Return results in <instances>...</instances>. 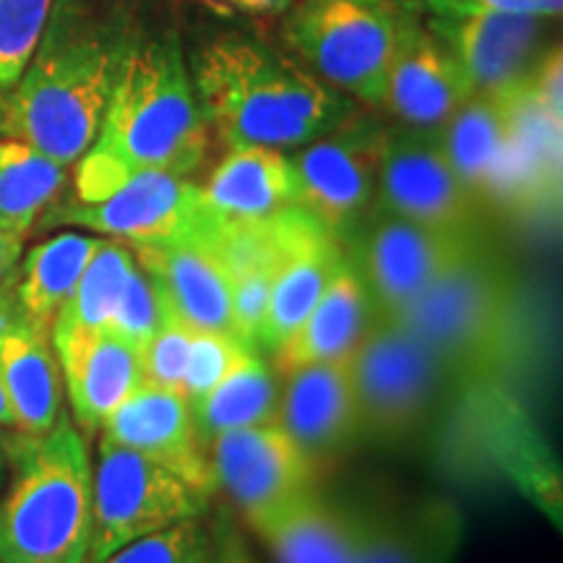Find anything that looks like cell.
Wrapping results in <instances>:
<instances>
[{
    "label": "cell",
    "mask_w": 563,
    "mask_h": 563,
    "mask_svg": "<svg viewBox=\"0 0 563 563\" xmlns=\"http://www.w3.org/2000/svg\"><path fill=\"white\" fill-rule=\"evenodd\" d=\"M522 84L506 91H475L439 129L441 144L464 186L483 199H504L519 141Z\"/></svg>",
    "instance_id": "obj_18"
},
{
    "label": "cell",
    "mask_w": 563,
    "mask_h": 563,
    "mask_svg": "<svg viewBox=\"0 0 563 563\" xmlns=\"http://www.w3.org/2000/svg\"><path fill=\"white\" fill-rule=\"evenodd\" d=\"M70 167L16 139L0 136V228L26 238L60 199Z\"/></svg>",
    "instance_id": "obj_29"
},
{
    "label": "cell",
    "mask_w": 563,
    "mask_h": 563,
    "mask_svg": "<svg viewBox=\"0 0 563 563\" xmlns=\"http://www.w3.org/2000/svg\"><path fill=\"white\" fill-rule=\"evenodd\" d=\"M76 426L95 435L104 418L144 384L141 352L108 329L51 336Z\"/></svg>",
    "instance_id": "obj_19"
},
{
    "label": "cell",
    "mask_w": 563,
    "mask_h": 563,
    "mask_svg": "<svg viewBox=\"0 0 563 563\" xmlns=\"http://www.w3.org/2000/svg\"><path fill=\"white\" fill-rule=\"evenodd\" d=\"M11 483L0 496V563H87L91 460L79 428L3 439Z\"/></svg>",
    "instance_id": "obj_4"
},
{
    "label": "cell",
    "mask_w": 563,
    "mask_h": 563,
    "mask_svg": "<svg viewBox=\"0 0 563 563\" xmlns=\"http://www.w3.org/2000/svg\"><path fill=\"white\" fill-rule=\"evenodd\" d=\"M365 511L313 488L249 527L277 563H355Z\"/></svg>",
    "instance_id": "obj_23"
},
{
    "label": "cell",
    "mask_w": 563,
    "mask_h": 563,
    "mask_svg": "<svg viewBox=\"0 0 563 563\" xmlns=\"http://www.w3.org/2000/svg\"><path fill=\"white\" fill-rule=\"evenodd\" d=\"M167 316H170V311H167L159 290L154 287L150 274L136 264L129 279H125L121 298L115 302V311L108 321V332L121 336L123 342H129L131 347H136L144 355L146 344L159 332Z\"/></svg>",
    "instance_id": "obj_33"
},
{
    "label": "cell",
    "mask_w": 563,
    "mask_h": 563,
    "mask_svg": "<svg viewBox=\"0 0 563 563\" xmlns=\"http://www.w3.org/2000/svg\"><path fill=\"white\" fill-rule=\"evenodd\" d=\"M51 9L53 0H0V95L24 74Z\"/></svg>",
    "instance_id": "obj_31"
},
{
    "label": "cell",
    "mask_w": 563,
    "mask_h": 563,
    "mask_svg": "<svg viewBox=\"0 0 563 563\" xmlns=\"http://www.w3.org/2000/svg\"><path fill=\"white\" fill-rule=\"evenodd\" d=\"M133 266H136V256H133L131 245L102 238L70 298L63 302L55 316L51 336L108 329L110 316L115 311V302L121 298Z\"/></svg>",
    "instance_id": "obj_30"
},
{
    "label": "cell",
    "mask_w": 563,
    "mask_h": 563,
    "mask_svg": "<svg viewBox=\"0 0 563 563\" xmlns=\"http://www.w3.org/2000/svg\"><path fill=\"white\" fill-rule=\"evenodd\" d=\"M251 344H245L235 332H203V329H194L191 350H188L186 373H183V397L188 402H199L201 397L214 389L222 382L238 361L249 355Z\"/></svg>",
    "instance_id": "obj_34"
},
{
    "label": "cell",
    "mask_w": 563,
    "mask_h": 563,
    "mask_svg": "<svg viewBox=\"0 0 563 563\" xmlns=\"http://www.w3.org/2000/svg\"><path fill=\"white\" fill-rule=\"evenodd\" d=\"M563 0H428L422 13H498V16H530L553 21L561 16Z\"/></svg>",
    "instance_id": "obj_36"
},
{
    "label": "cell",
    "mask_w": 563,
    "mask_h": 563,
    "mask_svg": "<svg viewBox=\"0 0 563 563\" xmlns=\"http://www.w3.org/2000/svg\"><path fill=\"white\" fill-rule=\"evenodd\" d=\"M279 230L282 256L272 282L269 311L258 336V347L269 352L300 327L347 258L340 238L300 207L279 211Z\"/></svg>",
    "instance_id": "obj_17"
},
{
    "label": "cell",
    "mask_w": 563,
    "mask_h": 563,
    "mask_svg": "<svg viewBox=\"0 0 563 563\" xmlns=\"http://www.w3.org/2000/svg\"><path fill=\"white\" fill-rule=\"evenodd\" d=\"M347 245V258L368 287L376 313L386 319L470 256L481 241L373 209Z\"/></svg>",
    "instance_id": "obj_11"
},
{
    "label": "cell",
    "mask_w": 563,
    "mask_h": 563,
    "mask_svg": "<svg viewBox=\"0 0 563 563\" xmlns=\"http://www.w3.org/2000/svg\"><path fill=\"white\" fill-rule=\"evenodd\" d=\"M211 540H214V563H256L249 545L238 534L235 525L228 522V519H224L222 527H217V532H211Z\"/></svg>",
    "instance_id": "obj_38"
},
{
    "label": "cell",
    "mask_w": 563,
    "mask_h": 563,
    "mask_svg": "<svg viewBox=\"0 0 563 563\" xmlns=\"http://www.w3.org/2000/svg\"><path fill=\"white\" fill-rule=\"evenodd\" d=\"M209 150L211 129L180 37L146 30L112 89L95 144L74 165V199L100 201L139 173L191 175Z\"/></svg>",
    "instance_id": "obj_2"
},
{
    "label": "cell",
    "mask_w": 563,
    "mask_h": 563,
    "mask_svg": "<svg viewBox=\"0 0 563 563\" xmlns=\"http://www.w3.org/2000/svg\"><path fill=\"white\" fill-rule=\"evenodd\" d=\"M363 435L405 441L428 426L449 389L446 365L397 321L371 323L347 361Z\"/></svg>",
    "instance_id": "obj_7"
},
{
    "label": "cell",
    "mask_w": 563,
    "mask_h": 563,
    "mask_svg": "<svg viewBox=\"0 0 563 563\" xmlns=\"http://www.w3.org/2000/svg\"><path fill=\"white\" fill-rule=\"evenodd\" d=\"M376 316L363 277L350 258H344L311 313L272 352V368L277 376H285L302 365L350 361Z\"/></svg>",
    "instance_id": "obj_21"
},
{
    "label": "cell",
    "mask_w": 563,
    "mask_h": 563,
    "mask_svg": "<svg viewBox=\"0 0 563 563\" xmlns=\"http://www.w3.org/2000/svg\"><path fill=\"white\" fill-rule=\"evenodd\" d=\"M279 426L316 462L363 439L347 361L302 365L279 376Z\"/></svg>",
    "instance_id": "obj_20"
},
{
    "label": "cell",
    "mask_w": 563,
    "mask_h": 563,
    "mask_svg": "<svg viewBox=\"0 0 563 563\" xmlns=\"http://www.w3.org/2000/svg\"><path fill=\"white\" fill-rule=\"evenodd\" d=\"M211 493L150 456L100 439L91 467V538L87 563H102L133 540L201 519Z\"/></svg>",
    "instance_id": "obj_8"
},
{
    "label": "cell",
    "mask_w": 563,
    "mask_h": 563,
    "mask_svg": "<svg viewBox=\"0 0 563 563\" xmlns=\"http://www.w3.org/2000/svg\"><path fill=\"white\" fill-rule=\"evenodd\" d=\"M0 428H5V431H16V418H13L9 394H5V386H3V378H0Z\"/></svg>",
    "instance_id": "obj_40"
},
{
    "label": "cell",
    "mask_w": 563,
    "mask_h": 563,
    "mask_svg": "<svg viewBox=\"0 0 563 563\" xmlns=\"http://www.w3.org/2000/svg\"><path fill=\"white\" fill-rule=\"evenodd\" d=\"M133 256L175 319L203 332H232L230 277L209 243L139 245Z\"/></svg>",
    "instance_id": "obj_22"
},
{
    "label": "cell",
    "mask_w": 563,
    "mask_h": 563,
    "mask_svg": "<svg viewBox=\"0 0 563 563\" xmlns=\"http://www.w3.org/2000/svg\"><path fill=\"white\" fill-rule=\"evenodd\" d=\"M102 563H214V540L201 519L133 540Z\"/></svg>",
    "instance_id": "obj_32"
},
{
    "label": "cell",
    "mask_w": 563,
    "mask_h": 563,
    "mask_svg": "<svg viewBox=\"0 0 563 563\" xmlns=\"http://www.w3.org/2000/svg\"><path fill=\"white\" fill-rule=\"evenodd\" d=\"M21 253H24V238L0 228V285H3L13 266H16Z\"/></svg>",
    "instance_id": "obj_39"
},
{
    "label": "cell",
    "mask_w": 563,
    "mask_h": 563,
    "mask_svg": "<svg viewBox=\"0 0 563 563\" xmlns=\"http://www.w3.org/2000/svg\"><path fill=\"white\" fill-rule=\"evenodd\" d=\"M100 439L165 464L211 496L217 493L209 446L196 428L191 402L180 391L144 382L104 418Z\"/></svg>",
    "instance_id": "obj_15"
},
{
    "label": "cell",
    "mask_w": 563,
    "mask_h": 563,
    "mask_svg": "<svg viewBox=\"0 0 563 563\" xmlns=\"http://www.w3.org/2000/svg\"><path fill=\"white\" fill-rule=\"evenodd\" d=\"M209 462L217 488L228 493L249 525L319 488L316 460L279 422L214 435Z\"/></svg>",
    "instance_id": "obj_13"
},
{
    "label": "cell",
    "mask_w": 563,
    "mask_h": 563,
    "mask_svg": "<svg viewBox=\"0 0 563 563\" xmlns=\"http://www.w3.org/2000/svg\"><path fill=\"white\" fill-rule=\"evenodd\" d=\"M422 21L454 55L475 91H506L530 79L548 24L498 13H422Z\"/></svg>",
    "instance_id": "obj_16"
},
{
    "label": "cell",
    "mask_w": 563,
    "mask_h": 563,
    "mask_svg": "<svg viewBox=\"0 0 563 563\" xmlns=\"http://www.w3.org/2000/svg\"><path fill=\"white\" fill-rule=\"evenodd\" d=\"M389 3L397 5V9H407V11L422 13V9H426L428 0H389Z\"/></svg>",
    "instance_id": "obj_41"
},
{
    "label": "cell",
    "mask_w": 563,
    "mask_h": 563,
    "mask_svg": "<svg viewBox=\"0 0 563 563\" xmlns=\"http://www.w3.org/2000/svg\"><path fill=\"white\" fill-rule=\"evenodd\" d=\"M102 238L79 230H63L30 251L21 253L9 277L0 285V300L19 319L51 334L63 302L70 298L76 282L87 269Z\"/></svg>",
    "instance_id": "obj_26"
},
{
    "label": "cell",
    "mask_w": 563,
    "mask_h": 563,
    "mask_svg": "<svg viewBox=\"0 0 563 563\" xmlns=\"http://www.w3.org/2000/svg\"><path fill=\"white\" fill-rule=\"evenodd\" d=\"M384 139L386 125L355 110L336 129L290 152L298 175V207L342 243L376 207Z\"/></svg>",
    "instance_id": "obj_10"
},
{
    "label": "cell",
    "mask_w": 563,
    "mask_h": 563,
    "mask_svg": "<svg viewBox=\"0 0 563 563\" xmlns=\"http://www.w3.org/2000/svg\"><path fill=\"white\" fill-rule=\"evenodd\" d=\"M144 34L136 0H53L24 74L0 95V136L74 167Z\"/></svg>",
    "instance_id": "obj_1"
},
{
    "label": "cell",
    "mask_w": 563,
    "mask_h": 563,
    "mask_svg": "<svg viewBox=\"0 0 563 563\" xmlns=\"http://www.w3.org/2000/svg\"><path fill=\"white\" fill-rule=\"evenodd\" d=\"M196 428L203 443L224 431L272 426L279 422V376L262 357V350H251L224 373L222 382L207 397L191 405Z\"/></svg>",
    "instance_id": "obj_28"
},
{
    "label": "cell",
    "mask_w": 563,
    "mask_h": 563,
    "mask_svg": "<svg viewBox=\"0 0 563 563\" xmlns=\"http://www.w3.org/2000/svg\"><path fill=\"white\" fill-rule=\"evenodd\" d=\"M211 133L230 150L295 152L336 129L357 102L329 87L292 53L253 34H222L188 60Z\"/></svg>",
    "instance_id": "obj_3"
},
{
    "label": "cell",
    "mask_w": 563,
    "mask_h": 563,
    "mask_svg": "<svg viewBox=\"0 0 563 563\" xmlns=\"http://www.w3.org/2000/svg\"><path fill=\"white\" fill-rule=\"evenodd\" d=\"M5 475H9V456H5V446L3 439H0V488H3Z\"/></svg>",
    "instance_id": "obj_42"
},
{
    "label": "cell",
    "mask_w": 563,
    "mask_h": 563,
    "mask_svg": "<svg viewBox=\"0 0 563 563\" xmlns=\"http://www.w3.org/2000/svg\"><path fill=\"white\" fill-rule=\"evenodd\" d=\"M477 196L464 186L439 131L386 129L376 207L426 228L475 235Z\"/></svg>",
    "instance_id": "obj_12"
},
{
    "label": "cell",
    "mask_w": 563,
    "mask_h": 563,
    "mask_svg": "<svg viewBox=\"0 0 563 563\" xmlns=\"http://www.w3.org/2000/svg\"><path fill=\"white\" fill-rule=\"evenodd\" d=\"M0 378L16 418V431L47 433L60 420L63 376L51 334L19 319L0 300Z\"/></svg>",
    "instance_id": "obj_24"
},
{
    "label": "cell",
    "mask_w": 563,
    "mask_h": 563,
    "mask_svg": "<svg viewBox=\"0 0 563 563\" xmlns=\"http://www.w3.org/2000/svg\"><path fill=\"white\" fill-rule=\"evenodd\" d=\"M194 329L170 313L159 332L146 344L144 355V382L162 386V389H183V373H186L188 350H191ZM183 394V391H180Z\"/></svg>",
    "instance_id": "obj_35"
},
{
    "label": "cell",
    "mask_w": 563,
    "mask_h": 563,
    "mask_svg": "<svg viewBox=\"0 0 563 563\" xmlns=\"http://www.w3.org/2000/svg\"><path fill=\"white\" fill-rule=\"evenodd\" d=\"M201 188L222 222H262L298 207V175L290 152L269 146L230 150Z\"/></svg>",
    "instance_id": "obj_25"
},
{
    "label": "cell",
    "mask_w": 563,
    "mask_h": 563,
    "mask_svg": "<svg viewBox=\"0 0 563 563\" xmlns=\"http://www.w3.org/2000/svg\"><path fill=\"white\" fill-rule=\"evenodd\" d=\"M473 95V81L422 13L399 9L382 108L407 129L439 131Z\"/></svg>",
    "instance_id": "obj_14"
},
{
    "label": "cell",
    "mask_w": 563,
    "mask_h": 563,
    "mask_svg": "<svg viewBox=\"0 0 563 563\" xmlns=\"http://www.w3.org/2000/svg\"><path fill=\"white\" fill-rule=\"evenodd\" d=\"M74 228L139 245L209 243L222 220L209 209L203 188L188 175L139 173L100 201L58 199L40 217L37 230Z\"/></svg>",
    "instance_id": "obj_9"
},
{
    "label": "cell",
    "mask_w": 563,
    "mask_h": 563,
    "mask_svg": "<svg viewBox=\"0 0 563 563\" xmlns=\"http://www.w3.org/2000/svg\"><path fill=\"white\" fill-rule=\"evenodd\" d=\"M224 16H277L287 13L298 0H196Z\"/></svg>",
    "instance_id": "obj_37"
},
{
    "label": "cell",
    "mask_w": 563,
    "mask_h": 563,
    "mask_svg": "<svg viewBox=\"0 0 563 563\" xmlns=\"http://www.w3.org/2000/svg\"><path fill=\"white\" fill-rule=\"evenodd\" d=\"M386 319L446 365L454 382H475L496 373L511 357L522 319L517 277L483 245Z\"/></svg>",
    "instance_id": "obj_5"
},
{
    "label": "cell",
    "mask_w": 563,
    "mask_h": 563,
    "mask_svg": "<svg viewBox=\"0 0 563 563\" xmlns=\"http://www.w3.org/2000/svg\"><path fill=\"white\" fill-rule=\"evenodd\" d=\"M397 13L389 0H298L282 21V40L329 87L382 108Z\"/></svg>",
    "instance_id": "obj_6"
},
{
    "label": "cell",
    "mask_w": 563,
    "mask_h": 563,
    "mask_svg": "<svg viewBox=\"0 0 563 563\" xmlns=\"http://www.w3.org/2000/svg\"><path fill=\"white\" fill-rule=\"evenodd\" d=\"M464 522L449 501H422L399 511H365L355 563H452Z\"/></svg>",
    "instance_id": "obj_27"
}]
</instances>
